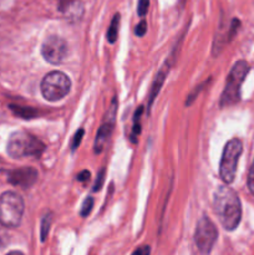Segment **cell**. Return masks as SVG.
<instances>
[{
  "label": "cell",
  "mask_w": 254,
  "mask_h": 255,
  "mask_svg": "<svg viewBox=\"0 0 254 255\" xmlns=\"http://www.w3.org/2000/svg\"><path fill=\"white\" fill-rule=\"evenodd\" d=\"M248 188L251 191V193L254 196V161L252 163L251 169H249L248 173Z\"/></svg>",
  "instance_id": "obj_21"
},
{
  "label": "cell",
  "mask_w": 254,
  "mask_h": 255,
  "mask_svg": "<svg viewBox=\"0 0 254 255\" xmlns=\"http://www.w3.org/2000/svg\"><path fill=\"white\" fill-rule=\"evenodd\" d=\"M40 90L45 100L56 102L69 94L71 90V81L64 72L51 71L42 79Z\"/></svg>",
  "instance_id": "obj_6"
},
{
  "label": "cell",
  "mask_w": 254,
  "mask_h": 255,
  "mask_svg": "<svg viewBox=\"0 0 254 255\" xmlns=\"http://www.w3.org/2000/svg\"><path fill=\"white\" fill-rule=\"evenodd\" d=\"M143 111V107H138V110L134 114L133 120V129H132V142H136V136H138L141 132V125H139V119H141V114Z\"/></svg>",
  "instance_id": "obj_15"
},
{
  "label": "cell",
  "mask_w": 254,
  "mask_h": 255,
  "mask_svg": "<svg viewBox=\"0 0 254 255\" xmlns=\"http://www.w3.org/2000/svg\"><path fill=\"white\" fill-rule=\"evenodd\" d=\"M104 179H105V168H102L101 171H100V173L97 174V178L96 181H95V184H94V188H92V191L94 192H97L101 189L102 184H104Z\"/></svg>",
  "instance_id": "obj_20"
},
{
  "label": "cell",
  "mask_w": 254,
  "mask_h": 255,
  "mask_svg": "<svg viewBox=\"0 0 254 255\" xmlns=\"http://www.w3.org/2000/svg\"><path fill=\"white\" fill-rule=\"evenodd\" d=\"M242 152H243V144L239 138H232L224 146L221 166H219V176L226 184L233 183L236 178L237 167H238Z\"/></svg>",
  "instance_id": "obj_5"
},
{
  "label": "cell",
  "mask_w": 254,
  "mask_h": 255,
  "mask_svg": "<svg viewBox=\"0 0 254 255\" xmlns=\"http://www.w3.org/2000/svg\"><path fill=\"white\" fill-rule=\"evenodd\" d=\"M149 253H151V249H149V247L147 246L141 247V248H138L137 251L133 252V254H137V255H147Z\"/></svg>",
  "instance_id": "obj_25"
},
{
  "label": "cell",
  "mask_w": 254,
  "mask_h": 255,
  "mask_svg": "<svg viewBox=\"0 0 254 255\" xmlns=\"http://www.w3.org/2000/svg\"><path fill=\"white\" fill-rule=\"evenodd\" d=\"M7 244H9V234H7L4 229L0 228V252H1Z\"/></svg>",
  "instance_id": "obj_22"
},
{
  "label": "cell",
  "mask_w": 254,
  "mask_h": 255,
  "mask_svg": "<svg viewBox=\"0 0 254 255\" xmlns=\"http://www.w3.org/2000/svg\"><path fill=\"white\" fill-rule=\"evenodd\" d=\"M167 72H168V64L164 65V66L159 70V72L157 74L156 79H154L153 85H152L151 92H149L148 107H151V105L153 104V100L156 99L157 94H158L159 90H161L162 85H163V82H164V79H166V76H167Z\"/></svg>",
  "instance_id": "obj_12"
},
{
  "label": "cell",
  "mask_w": 254,
  "mask_h": 255,
  "mask_svg": "<svg viewBox=\"0 0 254 255\" xmlns=\"http://www.w3.org/2000/svg\"><path fill=\"white\" fill-rule=\"evenodd\" d=\"M217 238H218V232H217L213 222L208 217L201 218V221L197 224L196 232H194V244L199 253H211Z\"/></svg>",
  "instance_id": "obj_7"
},
{
  "label": "cell",
  "mask_w": 254,
  "mask_h": 255,
  "mask_svg": "<svg viewBox=\"0 0 254 255\" xmlns=\"http://www.w3.org/2000/svg\"><path fill=\"white\" fill-rule=\"evenodd\" d=\"M7 154L11 158L40 157L45 151V144L32 134L25 131H17L10 136L6 146Z\"/></svg>",
  "instance_id": "obj_2"
},
{
  "label": "cell",
  "mask_w": 254,
  "mask_h": 255,
  "mask_svg": "<svg viewBox=\"0 0 254 255\" xmlns=\"http://www.w3.org/2000/svg\"><path fill=\"white\" fill-rule=\"evenodd\" d=\"M10 109L14 112L16 116L22 117V119H32V117H36L37 112L34 109H30V107H22V106H15V105H10Z\"/></svg>",
  "instance_id": "obj_14"
},
{
  "label": "cell",
  "mask_w": 254,
  "mask_h": 255,
  "mask_svg": "<svg viewBox=\"0 0 254 255\" xmlns=\"http://www.w3.org/2000/svg\"><path fill=\"white\" fill-rule=\"evenodd\" d=\"M120 21H121V17H120V14H116L112 19L111 25H110L109 30H107L106 37L109 40L110 44H114L116 42L117 40V35H119V30H120Z\"/></svg>",
  "instance_id": "obj_13"
},
{
  "label": "cell",
  "mask_w": 254,
  "mask_h": 255,
  "mask_svg": "<svg viewBox=\"0 0 254 255\" xmlns=\"http://www.w3.org/2000/svg\"><path fill=\"white\" fill-rule=\"evenodd\" d=\"M24 201L21 196L7 191L0 196V224L5 228H16L24 216Z\"/></svg>",
  "instance_id": "obj_4"
},
{
  "label": "cell",
  "mask_w": 254,
  "mask_h": 255,
  "mask_svg": "<svg viewBox=\"0 0 254 255\" xmlns=\"http://www.w3.org/2000/svg\"><path fill=\"white\" fill-rule=\"evenodd\" d=\"M67 54V44L62 37L51 35L42 42L41 55L47 62L52 65L61 64Z\"/></svg>",
  "instance_id": "obj_8"
},
{
  "label": "cell",
  "mask_w": 254,
  "mask_h": 255,
  "mask_svg": "<svg viewBox=\"0 0 254 255\" xmlns=\"http://www.w3.org/2000/svg\"><path fill=\"white\" fill-rule=\"evenodd\" d=\"M50 224H51V216H50V214H46L41 222V241L42 242L46 239L47 234H49Z\"/></svg>",
  "instance_id": "obj_16"
},
{
  "label": "cell",
  "mask_w": 254,
  "mask_h": 255,
  "mask_svg": "<svg viewBox=\"0 0 254 255\" xmlns=\"http://www.w3.org/2000/svg\"><path fill=\"white\" fill-rule=\"evenodd\" d=\"M59 10L70 16H80L82 14V4L79 0H60Z\"/></svg>",
  "instance_id": "obj_11"
},
{
  "label": "cell",
  "mask_w": 254,
  "mask_h": 255,
  "mask_svg": "<svg viewBox=\"0 0 254 255\" xmlns=\"http://www.w3.org/2000/svg\"><path fill=\"white\" fill-rule=\"evenodd\" d=\"M90 176H91V173H90L89 171H86V169H85V171H81L79 174H77L76 179L79 182H86V181H89V179H90Z\"/></svg>",
  "instance_id": "obj_24"
},
{
  "label": "cell",
  "mask_w": 254,
  "mask_h": 255,
  "mask_svg": "<svg viewBox=\"0 0 254 255\" xmlns=\"http://www.w3.org/2000/svg\"><path fill=\"white\" fill-rule=\"evenodd\" d=\"M249 71H251V66L244 60H239V61L234 64L228 77H227L226 87H224L223 92H222L221 102H219L221 107L232 106V105L239 102V100H241L242 84L244 82Z\"/></svg>",
  "instance_id": "obj_3"
},
{
  "label": "cell",
  "mask_w": 254,
  "mask_h": 255,
  "mask_svg": "<svg viewBox=\"0 0 254 255\" xmlns=\"http://www.w3.org/2000/svg\"><path fill=\"white\" fill-rule=\"evenodd\" d=\"M149 0H138V6H137V14L138 16H144L148 11Z\"/></svg>",
  "instance_id": "obj_18"
},
{
  "label": "cell",
  "mask_w": 254,
  "mask_h": 255,
  "mask_svg": "<svg viewBox=\"0 0 254 255\" xmlns=\"http://www.w3.org/2000/svg\"><path fill=\"white\" fill-rule=\"evenodd\" d=\"M37 181V171L31 167L14 169L7 172V182L20 188H30Z\"/></svg>",
  "instance_id": "obj_10"
},
{
  "label": "cell",
  "mask_w": 254,
  "mask_h": 255,
  "mask_svg": "<svg viewBox=\"0 0 254 255\" xmlns=\"http://www.w3.org/2000/svg\"><path fill=\"white\" fill-rule=\"evenodd\" d=\"M116 110H117L116 99H114L111 107H110L109 112H107L106 117H105V121L102 122L101 127H100L99 132H97L96 134V139H95V144H94L95 153H101V152L104 151L106 143L109 142L110 137H111L112 131H114L115 114H116Z\"/></svg>",
  "instance_id": "obj_9"
},
{
  "label": "cell",
  "mask_w": 254,
  "mask_h": 255,
  "mask_svg": "<svg viewBox=\"0 0 254 255\" xmlns=\"http://www.w3.org/2000/svg\"><path fill=\"white\" fill-rule=\"evenodd\" d=\"M92 207H94V198H92V197H89V198L85 199L84 203H82L81 211H80V214H81V217L89 216V214L91 213V211H92Z\"/></svg>",
  "instance_id": "obj_17"
},
{
  "label": "cell",
  "mask_w": 254,
  "mask_h": 255,
  "mask_svg": "<svg viewBox=\"0 0 254 255\" xmlns=\"http://www.w3.org/2000/svg\"><path fill=\"white\" fill-rule=\"evenodd\" d=\"M146 31H147V22L144 21V20H142L141 22H138V24H137L134 32H136L137 36L142 37L144 34H146Z\"/></svg>",
  "instance_id": "obj_23"
},
{
  "label": "cell",
  "mask_w": 254,
  "mask_h": 255,
  "mask_svg": "<svg viewBox=\"0 0 254 255\" xmlns=\"http://www.w3.org/2000/svg\"><path fill=\"white\" fill-rule=\"evenodd\" d=\"M84 129H79V131L76 132V133H75V136H74V139H72V143H71V149L72 151H75V149L77 148V147L80 146V143H81V139H82V137H84Z\"/></svg>",
  "instance_id": "obj_19"
},
{
  "label": "cell",
  "mask_w": 254,
  "mask_h": 255,
  "mask_svg": "<svg viewBox=\"0 0 254 255\" xmlns=\"http://www.w3.org/2000/svg\"><path fill=\"white\" fill-rule=\"evenodd\" d=\"M213 207L224 229L234 231L239 226L242 219L241 199L228 184L217 189L214 193Z\"/></svg>",
  "instance_id": "obj_1"
}]
</instances>
